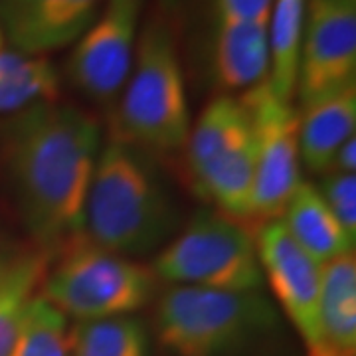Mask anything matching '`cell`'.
Segmentation results:
<instances>
[{"label": "cell", "mask_w": 356, "mask_h": 356, "mask_svg": "<svg viewBox=\"0 0 356 356\" xmlns=\"http://www.w3.org/2000/svg\"><path fill=\"white\" fill-rule=\"evenodd\" d=\"M307 356H356L355 252L323 264L317 337Z\"/></svg>", "instance_id": "13"}, {"label": "cell", "mask_w": 356, "mask_h": 356, "mask_svg": "<svg viewBox=\"0 0 356 356\" xmlns=\"http://www.w3.org/2000/svg\"><path fill=\"white\" fill-rule=\"evenodd\" d=\"M154 299V331L172 356H242L280 329L277 309L264 289L170 285Z\"/></svg>", "instance_id": "3"}, {"label": "cell", "mask_w": 356, "mask_h": 356, "mask_svg": "<svg viewBox=\"0 0 356 356\" xmlns=\"http://www.w3.org/2000/svg\"><path fill=\"white\" fill-rule=\"evenodd\" d=\"M248 107L255 140V178L252 220H277L301 182L299 111L259 81L240 97Z\"/></svg>", "instance_id": "8"}, {"label": "cell", "mask_w": 356, "mask_h": 356, "mask_svg": "<svg viewBox=\"0 0 356 356\" xmlns=\"http://www.w3.org/2000/svg\"><path fill=\"white\" fill-rule=\"evenodd\" d=\"M307 0H273L267 26V83L271 91L293 103L297 93Z\"/></svg>", "instance_id": "17"}, {"label": "cell", "mask_w": 356, "mask_h": 356, "mask_svg": "<svg viewBox=\"0 0 356 356\" xmlns=\"http://www.w3.org/2000/svg\"><path fill=\"white\" fill-rule=\"evenodd\" d=\"M72 356H149V334L133 315L76 321L67 329Z\"/></svg>", "instance_id": "19"}, {"label": "cell", "mask_w": 356, "mask_h": 356, "mask_svg": "<svg viewBox=\"0 0 356 356\" xmlns=\"http://www.w3.org/2000/svg\"><path fill=\"white\" fill-rule=\"evenodd\" d=\"M50 257L40 250H10L0 267V356H13L28 307L42 289Z\"/></svg>", "instance_id": "16"}, {"label": "cell", "mask_w": 356, "mask_h": 356, "mask_svg": "<svg viewBox=\"0 0 356 356\" xmlns=\"http://www.w3.org/2000/svg\"><path fill=\"white\" fill-rule=\"evenodd\" d=\"M153 269L79 236L54 255L40 295L74 321L133 315L153 303Z\"/></svg>", "instance_id": "5"}, {"label": "cell", "mask_w": 356, "mask_h": 356, "mask_svg": "<svg viewBox=\"0 0 356 356\" xmlns=\"http://www.w3.org/2000/svg\"><path fill=\"white\" fill-rule=\"evenodd\" d=\"M356 86V0H307L299 105Z\"/></svg>", "instance_id": "10"}, {"label": "cell", "mask_w": 356, "mask_h": 356, "mask_svg": "<svg viewBox=\"0 0 356 356\" xmlns=\"http://www.w3.org/2000/svg\"><path fill=\"white\" fill-rule=\"evenodd\" d=\"M214 28L220 26L267 24L273 0H212Z\"/></svg>", "instance_id": "22"}, {"label": "cell", "mask_w": 356, "mask_h": 356, "mask_svg": "<svg viewBox=\"0 0 356 356\" xmlns=\"http://www.w3.org/2000/svg\"><path fill=\"white\" fill-rule=\"evenodd\" d=\"M103 0H0V32L16 51L44 56L76 44Z\"/></svg>", "instance_id": "12"}, {"label": "cell", "mask_w": 356, "mask_h": 356, "mask_svg": "<svg viewBox=\"0 0 356 356\" xmlns=\"http://www.w3.org/2000/svg\"><path fill=\"white\" fill-rule=\"evenodd\" d=\"M62 77L44 56L0 48V115L58 102Z\"/></svg>", "instance_id": "18"}, {"label": "cell", "mask_w": 356, "mask_h": 356, "mask_svg": "<svg viewBox=\"0 0 356 356\" xmlns=\"http://www.w3.org/2000/svg\"><path fill=\"white\" fill-rule=\"evenodd\" d=\"M180 212L154 154L113 133L97 154L83 236L103 250L139 257L177 234Z\"/></svg>", "instance_id": "2"}, {"label": "cell", "mask_w": 356, "mask_h": 356, "mask_svg": "<svg viewBox=\"0 0 356 356\" xmlns=\"http://www.w3.org/2000/svg\"><path fill=\"white\" fill-rule=\"evenodd\" d=\"M277 220L293 242L321 266L339 255L355 252L356 240L344 232L317 186L311 182H299Z\"/></svg>", "instance_id": "15"}, {"label": "cell", "mask_w": 356, "mask_h": 356, "mask_svg": "<svg viewBox=\"0 0 356 356\" xmlns=\"http://www.w3.org/2000/svg\"><path fill=\"white\" fill-rule=\"evenodd\" d=\"M191 107L177 42L165 20L153 18L140 32L123 86L115 133L143 149L175 153L191 133Z\"/></svg>", "instance_id": "4"}, {"label": "cell", "mask_w": 356, "mask_h": 356, "mask_svg": "<svg viewBox=\"0 0 356 356\" xmlns=\"http://www.w3.org/2000/svg\"><path fill=\"white\" fill-rule=\"evenodd\" d=\"M143 4L145 0H103L99 14L74 44L67 77L91 102H113L125 86L139 40Z\"/></svg>", "instance_id": "9"}, {"label": "cell", "mask_w": 356, "mask_h": 356, "mask_svg": "<svg viewBox=\"0 0 356 356\" xmlns=\"http://www.w3.org/2000/svg\"><path fill=\"white\" fill-rule=\"evenodd\" d=\"M156 280L216 291H261L264 273L252 229L220 210H200L153 259Z\"/></svg>", "instance_id": "6"}, {"label": "cell", "mask_w": 356, "mask_h": 356, "mask_svg": "<svg viewBox=\"0 0 356 356\" xmlns=\"http://www.w3.org/2000/svg\"><path fill=\"white\" fill-rule=\"evenodd\" d=\"M67 329V317L38 293L28 307L13 356H72Z\"/></svg>", "instance_id": "20"}, {"label": "cell", "mask_w": 356, "mask_h": 356, "mask_svg": "<svg viewBox=\"0 0 356 356\" xmlns=\"http://www.w3.org/2000/svg\"><path fill=\"white\" fill-rule=\"evenodd\" d=\"M8 254H10V250H4V248L0 245V267H2V264L6 261V257H8Z\"/></svg>", "instance_id": "24"}, {"label": "cell", "mask_w": 356, "mask_h": 356, "mask_svg": "<svg viewBox=\"0 0 356 356\" xmlns=\"http://www.w3.org/2000/svg\"><path fill=\"white\" fill-rule=\"evenodd\" d=\"M0 46H2V32H0Z\"/></svg>", "instance_id": "25"}, {"label": "cell", "mask_w": 356, "mask_h": 356, "mask_svg": "<svg viewBox=\"0 0 356 356\" xmlns=\"http://www.w3.org/2000/svg\"><path fill=\"white\" fill-rule=\"evenodd\" d=\"M356 168V140L355 137L348 139L343 147L337 151L334 159H332L331 170L329 172H348L355 175Z\"/></svg>", "instance_id": "23"}, {"label": "cell", "mask_w": 356, "mask_h": 356, "mask_svg": "<svg viewBox=\"0 0 356 356\" xmlns=\"http://www.w3.org/2000/svg\"><path fill=\"white\" fill-rule=\"evenodd\" d=\"M255 245L264 280L269 283L273 299L309 350L317 337L323 266L293 242L280 220L259 224Z\"/></svg>", "instance_id": "11"}, {"label": "cell", "mask_w": 356, "mask_h": 356, "mask_svg": "<svg viewBox=\"0 0 356 356\" xmlns=\"http://www.w3.org/2000/svg\"><path fill=\"white\" fill-rule=\"evenodd\" d=\"M321 196L341 222L344 232L356 240V177L348 172H327L321 180Z\"/></svg>", "instance_id": "21"}, {"label": "cell", "mask_w": 356, "mask_h": 356, "mask_svg": "<svg viewBox=\"0 0 356 356\" xmlns=\"http://www.w3.org/2000/svg\"><path fill=\"white\" fill-rule=\"evenodd\" d=\"M299 154L313 175L331 170L337 151L355 137L356 86L299 105Z\"/></svg>", "instance_id": "14"}, {"label": "cell", "mask_w": 356, "mask_h": 356, "mask_svg": "<svg viewBox=\"0 0 356 356\" xmlns=\"http://www.w3.org/2000/svg\"><path fill=\"white\" fill-rule=\"evenodd\" d=\"M102 129L86 111L36 103L0 125V166L32 245L54 257L83 236Z\"/></svg>", "instance_id": "1"}, {"label": "cell", "mask_w": 356, "mask_h": 356, "mask_svg": "<svg viewBox=\"0 0 356 356\" xmlns=\"http://www.w3.org/2000/svg\"><path fill=\"white\" fill-rule=\"evenodd\" d=\"M192 180L226 216L250 222L254 202L255 140L248 107L220 95L204 107L184 143Z\"/></svg>", "instance_id": "7"}]
</instances>
